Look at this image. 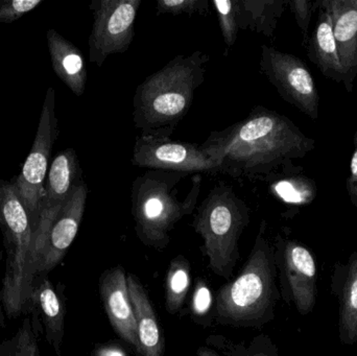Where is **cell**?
<instances>
[{
	"label": "cell",
	"mask_w": 357,
	"mask_h": 356,
	"mask_svg": "<svg viewBox=\"0 0 357 356\" xmlns=\"http://www.w3.org/2000/svg\"><path fill=\"white\" fill-rule=\"evenodd\" d=\"M354 150L350 160V173L346 181V188L350 202L357 208V129L354 136Z\"/></svg>",
	"instance_id": "30"
},
{
	"label": "cell",
	"mask_w": 357,
	"mask_h": 356,
	"mask_svg": "<svg viewBox=\"0 0 357 356\" xmlns=\"http://www.w3.org/2000/svg\"><path fill=\"white\" fill-rule=\"evenodd\" d=\"M56 93L50 87L40 115L39 125L31 152L14 183L19 199L26 209L33 232L39 221L44 180L47 176L52 146L59 135L56 116Z\"/></svg>",
	"instance_id": "8"
},
{
	"label": "cell",
	"mask_w": 357,
	"mask_h": 356,
	"mask_svg": "<svg viewBox=\"0 0 357 356\" xmlns=\"http://www.w3.org/2000/svg\"><path fill=\"white\" fill-rule=\"evenodd\" d=\"M0 231L6 250V270L0 301L6 317L31 311L36 272L33 228L14 184L0 183Z\"/></svg>",
	"instance_id": "5"
},
{
	"label": "cell",
	"mask_w": 357,
	"mask_h": 356,
	"mask_svg": "<svg viewBox=\"0 0 357 356\" xmlns=\"http://www.w3.org/2000/svg\"><path fill=\"white\" fill-rule=\"evenodd\" d=\"M225 356H280L278 347L266 334H259L249 342L235 343L222 336H210L206 340Z\"/></svg>",
	"instance_id": "23"
},
{
	"label": "cell",
	"mask_w": 357,
	"mask_h": 356,
	"mask_svg": "<svg viewBox=\"0 0 357 356\" xmlns=\"http://www.w3.org/2000/svg\"><path fill=\"white\" fill-rule=\"evenodd\" d=\"M197 356H220L214 350L213 348L209 346H202L197 349Z\"/></svg>",
	"instance_id": "32"
},
{
	"label": "cell",
	"mask_w": 357,
	"mask_h": 356,
	"mask_svg": "<svg viewBox=\"0 0 357 356\" xmlns=\"http://www.w3.org/2000/svg\"><path fill=\"white\" fill-rule=\"evenodd\" d=\"M127 276L121 265L105 271L100 278V299L114 332L138 350L137 328Z\"/></svg>",
	"instance_id": "14"
},
{
	"label": "cell",
	"mask_w": 357,
	"mask_h": 356,
	"mask_svg": "<svg viewBox=\"0 0 357 356\" xmlns=\"http://www.w3.org/2000/svg\"><path fill=\"white\" fill-rule=\"evenodd\" d=\"M331 293L339 302V338L342 344L357 343V252L333 269Z\"/></svg>",
	"instance_id": "16"
},
{
	"label": "cell",
	"mask_w": 357,
	"mask_h": 356,
	"mask_svg": "<svg viewBox=\"0 0 357 356\" xmlns=\"http://www.w3.org/2000/svg\"><path fill=\"white\" fill-rule=\"evenodd\" d=\"M214 8L218 17L220 31L227 46H233L237 40L239 27L237 23V0H214Z\"/></svg>",
	"instance_id": "25"
},
{
	"label": "cell",
	"mask_w": 357,
	"mask_h": 356,
	"mask_svg": "<svg viewBox=\"0 0 357 356\" xmlns=\"http://www.w3.org/2000/svg\"><path fill=\"white\" fill-rule=\"evenodd\" d=\"M274 246L262 222L247 263L236 278L227 282L215 297V319L222 325L261 328L275 319L281 298L277 286Z\"/></svg>",
	"instance_id": "3"
},
{
	"label": "cell",
	"mask_w": 357,
	"mask_h": 356,
	"mask_svg": "<svg viewBox=\"0 0 357 356\" xmlns=\"http://www.w3.org/2000/svg\"><path fill=\"white\" fill-rule=\"evenodd\" d=\"M210 56L201 50L178 54L146 77L133 98V121L142 136L171 138L205 81Z\"/></svg>",
	"instance_id": "2"
},
{
	"label": "cell",
	"mask_w": 357,
	"mask_h": 356,
	"mask_svg": "<svg viewBox=\"0 0 357 356\" xmlns=\"http://www.w3.org/2000/svg\"><path fill=\"white\" fill-rule=\"evenodd\" d=\"M187 173L149 171L132 184V215L135 231L142 244L151 248H167L171 232L197 206L201 192L202 176H193L190 189L178 198V186Z\"/></svg>",
	"instance_id": "4"
},
{
	"label": "cell",
	"mask_w": 357,
	"mask_h": 356,
	"mask_svg": "<svg viewBox=\"0 0 357 356\" xmlns=\"http://www.w3.org/2000/svg\"><path fill=\"white\" fill-rule=\"evenodd\" d=\"M207 0H159L157 1V15H204L207 13Z\"/></svg>",
	"instance_id": "26"
},
{
	"label": "cell",
	"mask_w": 357,
	"mask_h": 356,
	"mask_svg": "<svg viewBox=\"0 0 357 356\" xmlns=\"http://www.w3.org/2000/svg\"><path fill=\"white\" fill-rule=\"evenodd\" d=\"M42 2L43 0H0V24L15 22Z\"/></svg>",
	"instance_id": "27"
},
{
	"label": "cell",
	"mask_w": 357,
	"mask_h": 356,
	"mask_svg": "<svg viewBox=\"0 0 357 356\" xmlns=\"http://www.w3.org/2000/svg\"><path fill=\"white\" fill-rule=\"evenodd\" d=\"M214 298L205 280L199 279L191 298V313L197 319H204L213 309Z\"/></svg>",
	"instance_id": "28"
},
{
	"label": "cell",
	"mask_w": 357,
	"mask_h": 356,
	"mask_svg": "<svg viewBox=\"0 0 357 356\" xmlns=\"http://www.w3.org/2000/svg\"><path fill=\"white\" fill-rule=\"evenodd\" d=\"M201 146L218 164V173L256 178L305 158L316 141L284 115L259 106L243 121L211 132Z\"/></svg>",
	"instance_id": "1"
},
{
	"label": "cell",
	"mask_w": 357,
	"mask_h": 356,
	"mask_svg": "<svg viewBox=\"0 0 357 356\" xmlns=\"http://www.w3.org/2000/svg\"><path fill=\"white\" fill-rule=\"evenodd\" d=\"M318 1H310V0H291L289 1V8L295 16L298 26L301 29L304 38L307 37L308 27L312 20V10L314 6H317Z\"/></svg>",
	"instance_id": "29"
},
{
	"label": "cell",
	"mask_w": 357,
	"mask_h": 356,
	"mask_svg": "<svg viewBox=\"0 0 357 356\" xmlns=\"http://www.w3.org/2000/svg\"><path fill=\"white\" fill-rule=\"evenodd\" d=\"M1 182H2V180H1V179H0V183H1Z\"/></svg>",
	"instance_id": "33"
},
{
	"label": "cell",
	"mask_w": 357,
	"mask_h": 356,
	"mask_svg": "<svg viewBox=\"0 0 357 356\" xmlns=\"http://www.w3.org/2000/svg\"><path fill=\"white\" fill-rule=\"evenodd\" d=\"M81 167L73 148L61 152L52 161L44 184L39 221L33 232V245L37 256L45 248L46 240L59 213L77 184L81 183Z\"/></svg>",
	"instance_id": "12"
},
{
	"label": "cell",
	"mask_w": 357,
	"mask_h": 356,
	"mask_svg": "<svg viewBox=\"0 0 357 356\" xmlns=\"http://www.w3.org/2000/svg\"><path fill=\"white\" fill-rule=\"evenodd\" d=\"M319 6L331 16L343 85L351 93L357 75V0H322Z\"/></svg>",
	"instance_id": "15"
},
{
	"label": "cell",
	"mask_w": 357,
	"mask_h": 356,
	"mask_svg": "<svg viewBox=\"0 0 357 356\" xmlns=\"http://www.w3.org/2000/svg\"><path fill=\"white\" fill-rule=\"evenodd\" d=\"M259 66L264 77L285 102L310 118H319L320 95L312 72L303 60L262 45Z\"/></svg>",
	"instance_id": "10"
},
{
	"label": "cell",
	"mask_w": 357,
	"mask_h": 356,
	"mask_svg": "<svg viewBox=\"0 0 357 356\" xmlns=\"http://www.w3.org/2000/svg\"><path fill=\"white\" fill-rule=\"evenodd\" d=\"M142 0H93L90 10L93 25L89 61L102 67L109 56L127 52L135 36V22Z\"/></svg>",
	"instance_id": "9"
},
{
	"label": "cell",
	"mask_w": 357,
	"mask_h": 356,
	"mask_svg": "<svg viewBox=\"0 0 357 356\" xmlns=\"http://www.w3.org/2000/svg\"><path fill=\"white\" fill-rule=\"evenodd\" d=\"M275 261L281 298L307 316L318 301V261L310 247L293 238L278 234L275 238Z\"/></svg>",
	"instance_id": "7"
},
{
	"label": "cell",
	"mask_w": 357,
	"mask_h": 356,
	"mask_svg": "<svg viewBox=\"0 0 357 356\" xmlns=\"http://www.w3.org/2000/svg\"><path fill=\"white\" fill-rule=\"evenodd\" d=\"M308 59L327 79L343 84V69L333 36L331 16L320 8L318 21L308 41Z\"/></svg>",
	"instance_id": "20"
},
{
	"label": "cell",
	"mask_w": 357,
	"mask_h": 356,
	"mask_svg": "<svg viewBox=\"0 0 357 356\" xmlns=\"http://www.w3.org/2000/svg\"><path fill=\"white\" fill-rule=\"evenodd\" d=\"M127 280L137 328L138 353L140 356H165V338L148 292L134 274H128Z\"/></svg>",
	"instance_id": "18"
},
{
	"label": "cell",
	"mask_w": 357,
	"mask_h": 356,
	"mask_svg": "<svg viewBox=\"0 0 357 356\" xmlns=\"http://www.w3.org/2000/svg\"><path fill=\"white\" fill-rule=\"evenodd\" d=\"M0 356H42L35 327L29 318L23 321L12 338L0 343Z\"/></svg>",
	"instance_id": "24"
},
{
	"label": "cell",
	"mask_w": 357,
	"mask_h": 356,
	"mask_svg": "<svg viewBox=\"0 0 357 356\" xmlns=\"http://www.w3.org/2000/svg\"><path fill=\"white\" fill-rule=\"evenodd\" d=\"M94 356H128L123 348L116 345H105L94 351Z\"/></svg>",
	"instance_id": "31"
},
{
	"label": "cell",
	"mask_w": 357,
	"mask_h": 356,
	"mask_svg": "<svg viewBox=\"0 0 357 356\" xmlns=\"http://www.w3.org/2000/svg\"><path fill=\"white\" fill-rule=\"evenodd\" d=\"M190 288V265L182 255L174 258L165 281V309L171 315L180 313Z\"/></svg>",
	"instance_id": "22"
},
{
	"label": "cell",
	"mask_w": 357,
	"mask_h": 356,
	"mask_svg": "<svg viewBox=\"0 0 357 356\" xmlns=\"http://www.w3.org/2000/svg\"><path fill=\"white\" fill-rule=\"evenodd\" d=\"M287 3L284 0H237L239 29H251L272 37Z\"/></svg>",
	"instance_id": "21"
},
{
	"label": "cell",
	"mask_w": 357,
	"mask_h": 356,
	"mask_svg": "<svg viewBox=\"0 0 357 356\" xmlns=\"http://www.w3.org/2000/svg\"><path fill=\"white\" fill-rule=\"evenodd\" d=\"M250 223L247 203L225 182L216 184L197 210L192 227L215 275L230 280L239 259L238 242Z\"/></svg>",
	"instance_id": "6"
},
{
	"label": "cell",
	"mask_w": 357,
	"mask_h": 356,
	"mask_svg": "<svg viewBox=\"0 0 357 356\" xmlns=\"http://www.w3.org/2000/svg\"><path fill=\"white\" fill-rule=\"evenodd\" d=\"M87 196V186L82 181L75 186L50 229L45 248L38 261L37 275L50 273L64 258L79 232Z\"/></svg>",
	"instance_id": "13"
},
{
	"label": "cell",
	"mask_w": 357,
	"mask_h": 356,
	"mask_svg": "<svg viewBox=\"0 0 357 356\" xmlns=\"http://www.w3.org/2000/svg\"><path fill=\"white\" fill-rule=\"evenodd\" d=\"M31 309L39 313L46 341L54 348L56 356H61L66 307L64 298L59 294L47 274L36 276L31 297Z\"/></svg>",
	"instance_id": "17"
},
{
	"label": "cell",
	"mask_w": 357,
	"mask_h": 356,
	"mask_svg": "<svg viewBox=\"0 0 357 356\" xmlns=\"http://www.w3.org/2000/svg\"><path fill=\"white\" fill-rule=\"evenodd\" d=\"M48 52L56 77L75 95L82 96L87 83V68L81 50L56 29H48Z\"/></svg>",
	"instance_id": "19"
},
{
	"label": "cell",
	"mask_w": 357,
	"mask_h": 356,
	"mask_svg": "<svg viewBox=\"0 0 357 356\" xmlns=\"http://www.w3.org/2000/svg\"><path fill=\"white\" fill-rule=\"evenodd\" d=\"M132 164L151 171L220 173L218 164L201 146L153 136L136 138Z\"/></svg>",
	"instance_id": "11"
}]
</instances>
